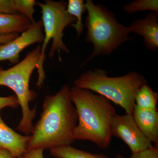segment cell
Returning <instances> with one entry per match:
<instances>
[{
	"instance_id": "1",
	"label": "cell",
	"mask_w": 158,
	"mask_h": 158,
	"mask_svg": "<svg viewBox=\"0 0 158 158\" xmlns=\"http://www.w3.org/2000/svg\"><path fill=\"white\" fill-rule=\"evenodd\" d=\"M78 122L70 89L65 85L54 95L44 98L39 120L34 126L27 149L51 150L71 146Z\"/></svg>"
},
{
	"instance_id": "2",
	"label": "cell",
	"mask_w": 158,
	"mask_h": 158,
	"mask_svg": "<svg viewBox=\"0 0 158 158\" xmlns=\"http://www.w3.org/2000/svg\"><path fill=\"white\" fill-rule=\"evenodd\" d=\"M70 97L78 116L75 140L89 141L99 148H107L112 137L111 123L116 115L110 101L91 90L74 85L71 88Z\"/></svg>"
},
{
	"instance_id": "3",
	"label": "cell",
	"mask_w": 158,
	"mask_h": 158,
	"mask_svg": "<svg viewBox=\"0 0 158 158\" xmlns=\"http://www.w3.org/2000/svg\"><path fill=\"white\" fill-rule=\"evenodd\" d=\"M88 15L84 26L87 28L86 40L91 43L92 53L81 65L99 55L107 56L125 42L132 40L129 27L118 22L113 12L106 6L95 4L91 0L85 2Z\"/></svg>"
},
{
	"instance_id": "4",
	"label": "cell",
	"mask_w": 158,
	"mask_h": 158,
	"mask_svg": "<svg viewBox=\"0 0 158 158\" xmlns=\"http://www.w3.org/2000/svg\"><path fill=\"white\" fill-rule=\"evenodd\" d=\"M147 84L144 76L131 72L122 76L110 77L101 69L88 70L74 82V86L101 95L123 108L132 115L135 106V97L138 90Z\"/></svg>"
},
{
	"instance_id": "5",
	"label": "cell",
	"mask_w": 158,
	"mask_h": 158,
	"mask_svg": "<svg viewBox=\"0 0 158 158\" xmlns=\"http://www.w3.org/2000/svg\"><path fill=\"white\" fill-rule=\"evenodd\" d=\"M41 47L36 48L27 54L24 59L11 68L4 69L0 66V86H6L14 91L21 108L22 117L17 129L26 135H31L36 116V108L30 109L29 104L37 98V93L30 88L31 75L37 64L41 54Z\"/></svg>"
},
{
	"instance_id": "6",
	"label": "cell",
	"mask_w": 158,
	"mask_h": 158,
	"mask_svg": "<svg viewBox=\"0 0 158 158\" xmlns=\"http://www.w3.org/2000/svg\"><path fill=\"white\" fill-rule=\"evenodd\" d=\"M37 5L41 9L42 20L44 29V39L41 48V54L37 64L38 80L37 87L41 88L46 76L44 63L45 58V51L49 42L52 39V43L49 58L52 59L56 52L59 53V60L62 61L61 51L69 53V50L63 41V31L66 27L74 23L75 18L67 11V3L64 1L46 0L44 2H37Z\"/></svg>"
},
{
	"instance_id": "7",
	"label": "cell",
	"mask_w": 158,
	"mask_h": 158,
	"mask_svg": "<svg viewBox=\"0 0 158 158\" xmlns=\"http://www.w3.org/2000/svg\"><path fill=\"white\" fill-rule=\"evenodd\" d=\"M110 130L112 136L121 139L127 144L132 154L152 146L136 124L132 115L116 114L112 120Z\"/></svg>"
},
{
	"instance_id": "8",
	"label": "cell",
	"mask_w": 158,
	"mask_h": 158,
	"mask_svg": "<svg viewBox=\"0 0 158 158\" xmlns=\"http://www.w3.org/2000/svg\"><path fill=\"white\" fill-rule=\"evenodd\" d=\"M42 20L35 22L19 37L5 44H0V61L8 60L11 64L19 62L21 52L29 46L43 42Z\"/></svg>"
},
{
	"instance_id": "9",
	"label": "cell",
	"mask_w": 158,
	"mask_h": 158,
	"mask_svg": "<svg viewBox=\"0 0 158 158\" xmlns=\"http://www.w3.org/2000/svg\"><path fill=\"white\" fill-rule=\"evenodd\" d=\"M131 33L143 37L146 48L157 52L158 49V13L150 11L145 18L135 20L129 26Z\"/></svg>"
},
{
	"instance_id": "10",
	"label": "cell",
	"mask_w": 158,
	"mask_h": 158,
	"mask_svg": "<svg viewBox=\"0 0 158 158\" xmlns=\"http://www.w3.org/2000/svg\"><path fill=\"white\" fill-rule=\"evenodd\" d=\"M29 138L30 135H20L7 126L0 111V148L7 150L16 158H23Z\"/></svg>"
},
{
	"instance_id": "11",
	"label": "cell",
	"mask_w": 158,
	"mask_h": 158,
	"mask_svg": "<svg viewBox=\"0 0 158 158\" xmlns=\"http://www.w3.org/2000/svg\"><path fill=\"white\" fill-rule=\"evenodd\" d=\"M133 118L141 131L156 147L158 146V112L157 110H145L135 106Z\"/></svg>"
},
{
	"instance_id": "12",
	"label": "cell",
	"mask_w": 158,
	"mask_h": 158,
	"mask_svg": "<svg viewBox=\"0 0 158 158\" xmlns=\"http://www.w3.org/2000/svg\"><path fill=\"white\" fill-rule=\"evenodd\" d=\"M31 24L30 20L22 15L0 13V36L22 34L28 29Z\"/></svg>"
},
{
	"instance_id": "13",
	"label": "cell",
	"mask_w": 158,
	"mask_h": 158,
	"mask_svg": "<svg viewBox=\"0 0 158 158\" xmlns=\"http://www.w3.org/2000/svg\"><path fill=\"white\" fill-rule=\"evenodd\" d=\"M158 95L146 85L138 90L135 97V106L145 110H157Z\"/></svg>"
},
{
	"instance_id": "14",
	"label": "cell",
	"mask_w": 158,
	"mask_h": 158,
	"mask_svg": "<svg viewBox=\"0 0 158 158\" xmlns=\"http://www.w3.org/2000/svg\"><path fill=\"white\" fill-rule=\"evenodd\" d=\"M51 155L56 158H109L103 154H94L71 146L51 150Z\"/></svg>"
},
{
	"instance_id": "15",
	"label": "cell",
	"mask_w": 158,
	"mask_h": 158,
	"mask_svg": "<svg viewBox=\"0 0 158 158\" xmlns=\"http://www.w3.org/2000/svg\"><path fill=\"white\" fill-rule=\"evenodd\" d=\"M67 11L75 18V23L71 26L75 29L77 36L78 37L84 32L85 26L82 23V15L86 11L85 2L82 0H69Z\"/></svg>"
},
{
	"instance_id": "16",
	"label": "cell",
	"mask_w": 158,
	"mask_h": 158,
	"mask_svg": "<svg viewBox=\"0 0 158 158\" xmlns=\"http://www.w3.org/2000/svg\"><path fill=\"white\" fill-rule=\"evenodd\" d=\"M124 12L131 14L138 11H150L158 13V0H136L125 5Z\"/></svg>"
},
{
	"instance_id": "17",
	"label": "cell",
	"mask_w": 158,
	"mask_h": 158,
	"mask_svg": "<svg viewBox=\"0 0 158 158\" xmlns=\"http://www.w3.org/2000/svg\"><path fill=\"white\" fill-rule=\"evenodd\" d=\"M17 12L30 20L32 23H35L34 15V6L37 4L35 0H15Z\"/></svg>"
},
{
	"instance_id": "18",
	"label": "cell",
	"mask_w": 158,
	"mask_h": 158,
	"mask_svg": "<svg viewBox=\"0 0 158 158\" xmlns=\"http://www.w3.org/2000/svg\"><path fill=\"white\" fill-rule=\"evenodd\" d=\"M131 158H158V147L152 145L139 152L132 154Z\"/></svg>"
},
{
	"instance_id": "19",
	"label": "cell",
	"mask_w": 158,
	"mask_h": 158,
	"mask_svg": "<svg viewBox=\"0 0 158 158\" xmlns=\"http://www.w3.org/2000/svg\"><path fill=\"white\" fill-rule=\"evenodd\" d=\"M0 13L18 14L15 0H0Z\"/></svg>"
},
{
	"instance_id": "20",
	"label": "cell",
	"mask_w": 158,
	"mask_h": 158,
	"mask_svg": "<svg viewBox=\"0 0 158 158\" xmlns=\"http://www.w3.org/2000/svg\"><path fill=\"white\" fill-rule=\"evenodd\" d=\"M19 106L17 97L15 95L0 97V111L6 107L16 108Z\"/></svg>"
},
{
	"instance_id": "21",
	"label": "cell",
	"mask_w": 158,
	"mask_h": 158,
	"mask_svg": "<svg viewBox=\"0 0 158 158\" xmlns=\"http://www.w3.org/2000/svg\"><path fill=\"white\" fill-rule=\"evenodd\" d=\"M19 34L14 33V34L0 36V44H5L7 43L10 42L11 40L19 37Z\"/></svg>"
},
{
	"instance_id": "22",
	"label": "cell",
	"mask_w": 158,
	"mask_h": 158,
	"mask_svg": "<svg viewBox=\"0 0 158 158\" xmlns=\"http://www.w3.org/2000/svg\"><path fill=\"white\" fill-rule=\"evenodd\" d=\"M0 158H16L7 150L0 148Z\"/></svg>"
},
{
	"instance_id": "23",
	"label": "cell",
	"mask_w": 158,
	"mask_h": 158,
	"mask_svg": "<svg viewBox=\"0 0 158 158\" xmlns=\"http://www.w3.org/2000/svg\"><path fill=\"white\" fill-rule=\"evenodd\" d=\"M116 158H124L121 155L118 154L116 156Z\"/></svg>"
}]
</instances>
